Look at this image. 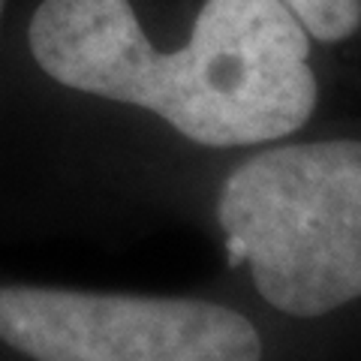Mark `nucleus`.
I'll list each match as a JSON object with an SVG mask.
<instances>
[{"label": "nucleus", "instance_id": "1", "mask_svg": "<svg viewBox=\"0 0 361 361\" xmlns=\"http://www.w3.org/2000/svg\"><path fill=\"white\" fill-rule=\"evenodd\" d=\"M25 45L49 82L148 109L205 148L283 139L319 99L310 33L283 0H205L178 51L154 49L130 0H37Z\"/></svg>", "mask_w": 361, "mask_h": 361}, {"label": "nucleus", "instance_id": "3", "mask_svg": "<svg viewBox=\"0 0 361 361\" xmlns=\"http://www.w3.org/2000/svg\"><path fill=\"white\" fill-rule=\"evenodd\" d=\"M0 341L33 361H262L223 304L54 286H0Z\"/></svg>", "mask_w": 361, "mask_h": 361}, {"label": "nucleus", "instance_id": "5", "mask_svg": "<svg viewBox=\"0 0 361 361\" xmlns=\"http://www.w3.org/2000/svg\"><path fill=\"white\" fill-rule=\"evenodd\" d=\"M9 4H13V0H0V39H4V30H6V16H9Z\"/></svg>", "mask_w": 361, "mask_h": 361}, {"label": "nucleus", "instance_id": "2", "mask_svg": "<svg viewBox=\"0 0 361 361\" xmlns=\"http://www.w3.org/2000/svg\"><path fill=\"white\" fill-rule=\"evenodd\" d=\"M229 265H250L271 307L316 319L361 298V142L271 148L226 178Z\"/></svg>", "mask_w": 361, "mask_h": 361}, {"label": "nucleus", "instance_id": "4", "mask_svg": "<svg viewBox=\"0 0 361 361\" xmlns=\"http://www.w3.org/2000/svg\"><path fill=\"white\" fill-rule=\"evenodd\" d=\"M319 42H343L361 27V0H283Z\"/></svg>", "mask_w": 361, "mask_h": 361}]
</instances>
